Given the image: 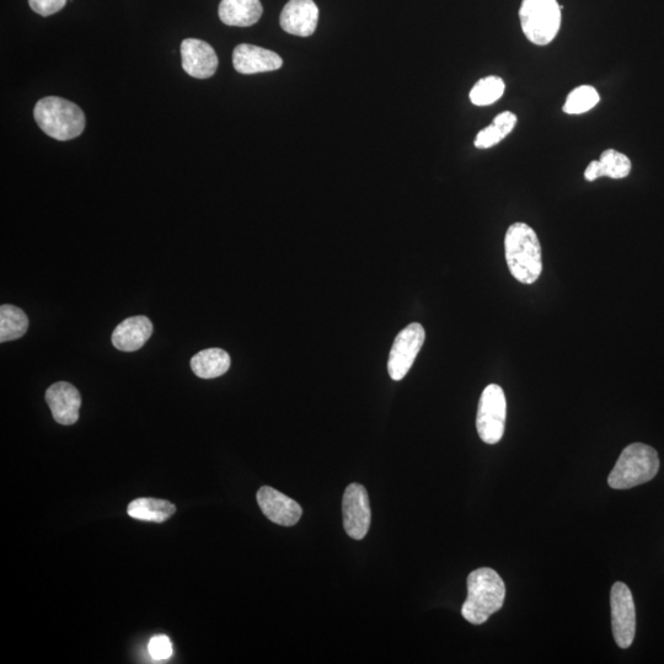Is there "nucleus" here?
I'll return each mask as SVG.
<instances>
[{"label":"nucleus","mask_w":664,"mask_h":664,"mask_svg":"<svg viewBox=\"0 0 664 664\" xmlns=\"http://www.w3.org/2000/svg\"><path fill=\"white\" fill-rule=\"evenodd\" d=\"M505 255L512 276L523 285H532L542 275V245L528 224L517 222L508 228Z\"/></svg>","instance_id":"nucleus-1"},{"label":"nucleus","mask_w":664,"mask_h":664,"mask_svg":"<svg viewBox=\"0 0 664 664\" xmlns=\"http://www.w3.org/2000/svg\"><path fill=\"white\" fill-rule=\"evenodd\" d=\"M506 586L495 570L478 569L468 577V598L463 604L465 620L474 625L486 623L492 614L503 607Z\"/></svg>","instance_id":"nucleus-2"},{"label":"nucleus","mask_w":664,"mask_h":664,"mask_svg":"<svg viewBox=\"0 0 664 664\" xmlns=\"http://www.w3.org/2000/svg\"><path fill=\"white\" fill-rule=\"evenodd\" d=\"M34 117L47 136L57 141H71L84 132L85 116L72 101L58 96H47L36 104Z\"/></svg>","instance_id":"nucleus-3"},{"label":"nucleus","mask_w":664,"mask_h":664,"mask_svg":"<svg viewBox=\"0 0 664 664\" xmlns=\"http://www.w3.org/2000/svg\"><path fill=\"white\" fill-rule=\"evenodd\" d=\"M660 470V458L655 448L644 443H633L621 453L608 478L615 490L633 489L649 483Z\"/></svg>","instance_id":"nucleus-4"},{"label":"nucleus","mask_w":664,"mask_h":664,"mask_svg":"<svg viewBox=\"0 0 664 664\" xmlns=\"http://www.w3.org/2000/svg\"><path fill=\"white\" fill-rule=\"evenodd\" d=\"M558 0H523L519 20L524 36L537 46L550 45L561 28Z\"/></svg>","instance_id":"nucleus-5"},{"label":"nucleus","mask_w":664,"mask_h":664,"mask_svg":"<svg viewBox=\"0 0 664 664\" xmlns=\"http://www.w3.org/2000/svg\"><path fill=\"white\" fill-rule=\"evenodd\" d=\"M507 401L500 385L490 384L481 394L476 428L481 441L496 444L505 433Z\"/></svg>","instance_id":"nucleus-6"},{"label":"nucleus","mask_w":664,"mask_h":664,"mask_svg":"<svg viewBox=\"0 0 664 664\" xmlns=\"http://www.w3.org/2000/svg\"><path fill=\"white\" fill-rule=\"evenodd\" d=\"M610 604L615 642L620 649H629L636 634V609L633 594L625 583H614Z\"/></svg>","instance_id":"nucleus-7"},{"label":"nucleus","mask_w":664,"mask_h":664,"mask_svg":"<svg viewBox=\"0 0 664 664\" xmlns=\"http://www.w3.org/2000/svg\"><path fill=\"white\" fill-rule=\"evenodd\" d=\"M426 332L419 323H412L396 336L392 351H390L388 372L390 378L399 382L410 372L417 355H419Z\"/></svg>","instance_id":"nucleus-8"},{"label":"nucleus","mask_w":664,"mask_h":664,"mask_svg":"<svg viewBox=\"0 0 664 664\" xmlns=\"http://www.w3.org/2000/svg\"><path fill=\"white\" fill-rule=\"evenodd\" d=\"M342 516L348 537L362 540L371 527V505L366 487L360 484L347 486L344 500H342Z\"/></svg>","instance_id":"nucleus-9"},{"label":"nucleus","mask_w":664,"mask_h":664,"mask_svg":"<svg viewBox=\"0 0 664 664\" xmlns=\"http://www.w3.org/2000/svg\"><path fill=\"white\" fill-rule=\"evenodd\" d=\"M257 503L262 513L278 526H296L303 516L302 507L298 502L271 486L261 487L257 492Z\"/></svg>","instance_id":"nucleus-10"},{"label":"nucleus","mask_w":664,"mask_h":664,"mask_svg":"<svg viewBox=\"0 0 664 664\" xmlns=\"http://www.w3.org/2000/svg\"><path fill=\"white\" fill-rule=\"evenodd\" d=\"M182 68L190 77L196 79L211 78L218 68L216 51L207 42L186 39L181 44Z\"/></svg>","instance_id":"nucleus-11"},{"label":"nucleus","mask_w":664,"mask_h":664,"mask_svg":"<svg viewBox=\"0 0 664 664\" xmlns=\"http://www.w3.org/2000/svg\"><path fill=\"white\" fill-rule=\"evenodd\" d=\"M319 8L314 0H289L280 16L282 29L294 36H312L317 30Z\"/></svg>","instance_id":"nucleus-12"},{"label":"nucleus","mask_w":664,"mask_h":664,"mask_svg":"<svg viewBox=\"0 0 664 664\" xmlns=\"http://www.w3.org/2000/svg\"><path fill=\"white\" fill-rule=\"evenodd\" d=\"M46 401L53 419L60 425L71 426L79 420L82 396L74 385L67 382L51 385L46 392Z\"/></svg>","instance_id":"nucleus-13"},{"label":"nucleus","mask_w":664,"mask_h":664,"mask_svg":"<svg viewBox=\"0 0 664 664\" xmlns=\"http://www.w3.org/2000/svg\"><path fill=\"white\" fill-rule=\"evenodd\" d=\"M233 64L235 71L239 73L257 74L277 71L283 66V61L276 52L259 46L243 44L235 48Z\"/></svg>","instance_id":"nucleus-14"},{"label":"nucleus","mask_w":664,"mask_h":664,"mask_svg":"<svg viewBox=\"0 0 664 664\" xmlns=\"http://www.w3.org/2000/svg\"><path fill=\"white\" fill-rule=\"evenodd\" d=\"M153 334V324L144 315L128 318L112 332V345L122 352H135L146 345Z\"/></svg>","instance_id":"nucleus-15"},{"label":"nucleus","mask_w":664,"mask_h":664,"mask_svg":"<svg viewBox=\"0 0 664 664\" xmlns=\"http://www.w3.org/2000/svg\"><path fill=\"white\" fill-rule=\"evenodd\" d=\"M264 8L260 0H222L219 4V19L228 26L248 28L261 19Z\"/></svg>","instance_id":"nucleus-16"},{"label":"nucleus","mask_w":664,"mask_h":664,"mask_svg":"<svg viewBox=\"0 0 664 664\" xmlns=\"http://www.w3.org/2000/svg\"><path fill=\"white\" fill-rule=\"evenodd\" d=\"M631 173V160L625 154L607 149L601 155V159L593 160L585 170V179L589 182L601 178L614 180L624 179Z\"/></svg>","instance_id":"nucleus-17"},{"label":"nucleus","mask_w":664,"mask_h":664,"mask_svg":"<svg viewBox=\"0 0 664 664\" xmlns=\"http://www.w3.org/2000/svg\"><path fill=\"white\" fill-rule=\"evenodd\" d=\"M230 356L222 348H208L198 352L190 362L192 372L202 379H213L229 371Z\"/></svg>","instance_id":"nucleus-18"},{"label":"nucleus","mask_w":664,"mask_h":664,"mask_svg":"<svg viewBox=\"0 0 664 664\" xmlns=\"http://www.w3.org/2000/svg\"><path fill=\"white\" fill-rule=\"evenodd\" d=\"M175 512L173 503L158 498H137L127 507L128 516L143 522L163 523L173 517Z\"/></svg>","instance_id":"nucleus-19"},{"label":"nucleus","mask_w":664,"mask_h":664,"mask_svg":"<svg viewBox=\"0 0 664 664\" xmlns=\"http://www.w3.org/2000/svg\"><path fill=\"white\" fill-rule=\"evenodd\" d=\"M518 117L511 111H503L498 114L490 126L478 133L474 146L478 149H489L497 146L503 139L510 136L516 127Z\"/></svg>","instance_id":"nucleus-20"},{"label":"nucleus","mask_w":664,"mask_h":664,"mask_svg":"<svg viewBox=\"0 0 664 664\" xmlns=\"http://www.w3.org/2000/svg\"><path fill=\"white\" fill-rule=\"evenodd\" d=\"M29 319L15 305L3 304L0 307V342L18 340L28 331Z\"/></svg>","instance_id":"nucleus-21"},{"label":"nucleus","mask_w":664,"mask_h":664,"mask_svg":"<svg viewBox=\"0 0 664 664\" xmlns=\"http://www.w3.org/2000/svg\"><path fill=\"white\" fill-rule=\"evenodd\" d=\"M505 80L497 76L480 79L470 91V101L475 106H489L495 104L505 94Z\"/></svg>","instance_id":"nucleus-22"},{"label":"nucleus","mask_w":664,"mask_h":664,"mask_svg":"<svg viewBox=\"0 0 664 664\" xmlns=\"http://www.w3.org/2000/svg\"><path fill=\"white\" fill-rule=\"evenodd\" d=\"M599 101H601V95L596 88L591 85H581L567 95L562 110L567 115H582L596 107Z\"/></svg>","instance_id":"nucleus-23"},{"label":"nucleus","mask_w":664,"mask_h":664,"mask_svg":"<svg viewBox=\"0 0 664 664\" xmlns=\"http://www.w3.org/2000/svg\"><path fill=\"white\" fill-rule=\"evenodd\" d=\"M148 651L153 660L157 662L168 661L174 653L173 644H171L169 637L165 635L154 636L149 642Z\"/></svg>","instance_id":"nucleus-24"},{"label":"nucleus","mask_w":664,"mask_h":664,"mask_svg":"<svg viewBox=\"0 0 664 664\" xmlns=\"http://www.w3.org/2000/svg\"><path fill=\"white\" fill-rule=\"evenodd\" d=\"M30 8L41 16H50L61 12L67 0H29Z\"/></svg>","instance_id":"nucleus-25"}]
</instances>
